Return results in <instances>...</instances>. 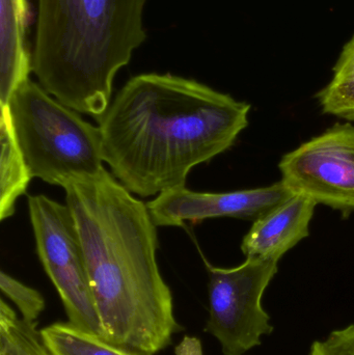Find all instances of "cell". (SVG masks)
<instances>
[{
  "label": "cell",
  "instance_id": "5",
  "mask_svg": "<svg viewBox=\"0 0 354 355\" xmlns=\"http://www.w3.org/2000/svg\"><path fill=\"white\" fill-rule=\"evenodd\" d=\"M28 212L37 256L60 295L69 322L104 338L78 230L68 205L44 194L29 196Z\"/></svg>",
  "mask_w": 354,
  "mask_h": 355
},
{
  "label": "cell",
  "instance_id": "10",
  "mask_svg": "<svg viewBox=\"0 0 354 355\" xmlns=\"http://www.w3.org/2000/svg\"><path fill=\"white\" fill-rule=\"evenodd\" d=\"M28 0H0V106H8L17 89L33 72L27 45Z\"/></svg>",
  "mask_w": 354,
  "mask_h": 355
},
{
  "label": "cell",
  "instance_id": "1",
  "mask_svg": "<svg viewBox=\"0 0 354 355\" xmlns=\"http://www.w3.org/2000/svg\"><path fill=\"white\" fill-rule=\"evenodd\" d=\"M251 105L195 79L147 73L127 81L98 119L102 157L141 198L185 187L187 176L233 147Z\"/></svg>",
  "mask_w": 354,
  "mask_h": 355
},
{
  "label": "cell",
  "instance_id": "13",
  "mask_svg": "<svg viewBox=\"0 0 354 355\" xmlns=\"http://www.w3.org/2000/svg\"><path fill=\"white\" fill-rule=\"evenodd\" d=\"M316 98L324 114L354 122V35L339 56L332 80Z\"/></svg>",
  "mask_w": 354,
  "mask_h": 355
},
{
  "label": "cell",
  "instance_id": "2",
  "mask_svg": "<svg viewBox=\"0 0 354 355\" xmlns=\"http://www.w3.org/2000/svg\"><path fill=\"white\" fill-rule=\"evenodd\" d=\"M62 188L104 338L152 355L166 349L179 325L158 267L157 225L147 205L106 170Z\"/></svg>",
  "mask_w": 354,
  "mask_h": 355
},
{
  "label": "cell",
  "instance_id": "9",
  "mask_svg": "<svg viewBox=\"0 0 354 355\" xmlns=\"http://www.w3.org/2000/svg\"><path fill=\"white\" fill-rule=\"evenodd\" d=\"M317 206L309 196L293 193L290 198L254 221L241 242L247 258L280 261L291 248L310 234V225Z\"/></svg>",
  "mask_w": 354,
  "mask_h": 355
},
{
  "label": "cell",
  "instance_id": "16",
  "mask_svg": "<svg viewBox=\"0 0 354 355\" xmlns=\"http://www.w3.org/2000/svg\"><path fill=\"white\" fill-rule=\"evenodd\" d=\"M310 355H354V323L314 342Z\"/></svg>",
  "mask_w": 354,
  "mask_h": 355
},
{
  "label": "cell",
  "instance_id": "12",
  "mask_svg": "<svg viewBox=\"0 0 354 355\" xmlns=\"http://www.w3.org/2000/svg\"><path fill=\"white\" fill-rule=\"evenodd\" d=\"M39 334L52 355H152L82 331L69 321L52 323Z\"/></svg>",
  "mask_w": 354,
  "mask_h": 355
},
{
  "label": "cell",
  "instance_id": "6",
  "mask_svg": "<svg viewBox=\"0 0 354 355\" xmlns=\"http://www.w3.org/2000/svg\"><path fill=\"white\" fill-rule=\"evenodd\" d=\"M209 318L205 331L218 340L224 355H242L261 345L274 331L262 298L278 270V261L247 258L233 268L210 264Z\"/></svg>",
  "mask_w": 354,
  "mask_h": 355
},
{
  "label": "cell",
  "instance_id": "11",
  "mask_svg": "<svg viewBox=\"0 0 354 355\" xmlns=\"http://www.w3.org/2000/svg\"><path fill=\"white\" fill-rule=\"evenodd\" d=\"M0 107V219L4 220L14 214L17 200L26 193L33 176L17 141L10 108Z\"/></svg>",
  "mask_w": 354,
  "mask_h": 355
},
{
  "label": "cell",
  "instance_id": "14",
  "mask_svg": "<svg viewBox=\"0 0 354 355\" xmlns=\"http://www.w3.org/2000/svg\"><path fill=\"white\" fill-rule=\"evenodd\" d=\"M0 355H52L37 324L23 320L4 300L0 302Z\"/></svg>",
  "mask_w": 354,
  "mask_h": 355
},
{
  "label": "cell",
  "instance_id": "3",
  "mask_svg": "<svg viewBox=\"0 0 354 355\" xmlns=\"http://www.w3.org/2000/svg\"><path fill=\"white\" fill-rule=\"evenodd\" d=\"M148 0H37L33 72L56 100L100 119L112 85L145 40Z\"/></svg>",
  "mask_w": 354,
  "mask_h": 355
},
{
  "label": "cell",
  "instance_id": "8",
  "mask_svg": "<svg viewBox=\"0 0 354 355\" xmlns=\"http://www.w3.org/2000/svg\"><path fill=\"white\" fill-rule=\"evenodd\" d=\"M293 193L283 181L229 192H197L181 187L158 194L147 206L157 227H186L188 223L218 217L257 219Z\"/></svg>",
  "mask_w": 354,
  "mask_h": 355
},
{
  "label": "cell",
  "instance_id": "7",
  "mask_svg": "<svg viewBox=\"0 0 354 355\" xmlns=\"http://www.w3.org/2000/svg\"><path fill=\"white\" fill-rule=\"evenodd\" d=\"M282 180L316 204L354 212V125L336 124L283 156Z\"/></svg>",
  "mask_w": 354,
  "mask_h": 355
},
{
  "label": "cell",
  "instance_id": "4",
  "mask_svg": "<svg viewBox=\"0 0 354 355\" xmlns=\"http://www.w3.org/2000/svg\"><path fill=\"white\" fill-rule=\"evenodd\" d=\"M10 116L33 178L64 187L103 172L101 133L30 79L12 94Z\"/></svg>",
  "mask_w": 354,
  "mask_h": 355
},
{
  "label": "cell",
  "instance_id": "17",
  "mask_svg": "<svg viewBox=\"0 0 354 355\" xmlns=\"http://www.w3.org/2000/svg\"><path fill=\"white\" fill-rule=\"evenodd\" d=\"M175 355H204L201 340L191 336H185L175 347Z\"/></svg>",
  "mask_w": 354,
  "mask_h": 355
},
{
  "label": "cell",
  "instance_id": "15",
  "mask_svg": "<svg viewBox=\"0 0 354 355\" xmlns=\"http://www.w3.org/2000/svg\"><path fill=\"white\" fill-rule=\"evenodd\" d=\"M0 289L18 309L23 320L37 324V319L45 310V300L37 290L21 283L4 271L0 273Z\"/></svg>",
  "mask_w": 354,
  "mask_h": 355
}]
</instances>
